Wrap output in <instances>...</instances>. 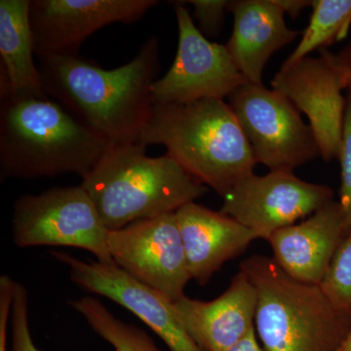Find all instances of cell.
<instances>
[{
	"label": "cell",
	"instance_id": "d6986e66",
	"mask_svg": "<svg viewBox=\"0 0 351 351\" xmlns=\"http://www.w3.org/2000/svg\"><path fill=\"white\" fill-rule=\"evenodd\" d=\"M313 14L301 41L281 68L309 57L313 51L327 49L343 40L351 27V0H313Z\"/></svg>",
	"mask_w": 351,
	"mask_h": 351
},
{
	"label": "cell",
	"instance_id": "277c9868",
	"mask_svg": "<svg viewBox=\"0 0 351 351\" xmlns=\"http://www.w3.org/2000/svg\"><path fill=\"white\" fill-rule=\"evenodd\" d=\"M80 186L108 230L176 213L209 193L167 154L147 156V147L138 142L110 145Z\"/></svg>",
	"mask_w": 351,
	"mask_h": 351
},
{
	"label": "cell",
	"instance_id": "6da1fadb",
	"mask_svg": "<svg viewBox=\"0 0 351 351\" xmlns=\"http://www.w3.org/2000/svg\"><path fill=\"white\" fill-rule=\"evenodd\" d=\"M159 66L156 36L123 66L105 69L77 55L39 58L44 93L112 144L137 143L151 119Z\"/></svg>",
	"mask_w": 351,
	"mask_h": 351
},
{
	"label": "cell",
	"instance_id": "7402d4cb",
	"mask_svg": "<svg viewBox=\"0 0 351 351\" xmlns=\"http://www.w3.org/2000/svg\"><path fill=\"white\" fill-rule=\"evenodd\" d=\"M338 160L341 164L339 206L345 219L346 232L351 233V92L346 95L345 125Z\"/></svg>",
	"mask_w": 351,
	"mask_h": 351
},
{
	"label": "cell",
	"instance_id": "d4e9b609",
	"mask_svg": "<svg viewBox=\"0 0 351 351\" xmlns=\"http://www.w3.org/2000/svg\"><path fill=\"white\" fill-rule=\"evenodd\" d=\"M274 1L292 19H297L304 9L313 6V0H274Z\"/></svg>",
	"mask_w": 351,
	"mask_h": 351
},
{
	"label": "cell",
	"instance_id": "8992f818",
	"mask_svg": "<svg viewBox=\"0 0 351 351\" xmlns=\"http://www.w3.org/2000/svg\"><path fill=\"white\" fill-rule=\"evenodd\" d=\"M108 232L93 200L80 184L23 195L14 204L12 239L20 248L82 249L98 262L115 265L108 249Z\"/></svg>",
	"mask_w": 351,
	"mask_h": 351
},
{
	"label": "cell",
	"instance_id": "9a60e30c",
	"mask_svg": "<svg viewBox=\"0 0 351 351\" xmlns=\"http://www.w3.org/2000/svg\"><path fill=\"white\" fill-rule=\"evenodd\" d=\"M346 237L343 212L334 199L306 221L277 230L267 241L274 262L289 276L321 285Z\"/></svg>",
	"mask_w": 351,
	"mask_h": 351
},
{
	"label": "cell",
	"instance_id": "83f0119b",
	"mask_svg": "<svg viewBox=\"0 0 351 351\" xmlns=\"http://www.w3.org/2000/svg\"><path fill=\"white\" fill-rule=\"evenodd\" d=\"M339 59L351 68V41L338 53Z\"/></svg>",
	"mask_w": 351,
	"mask_h": 351
},
{
	"label": "cell",
	"instance_id": "7c38bea8",
	"mask_svg": "<svg viewBox=\"0 0 351 351\" xmlns=\"http://www.w3.org/2000/svg\"><path fill=\"white\" fill-rule=\"evenodd\" d=\"M158 3L156 0H31L36 56L77 55L95 32L114 23L137 22Z\"/></svg>",
	"mask_w": 351,
	"mask_h": 351
},
{
	"label": "cell",
	"instance_id": "f546056e",
	"mask_svg": "<svg viewBox=\"0 0 351 351\" xmlns=\"http://www.w3.org/2000/svg\"><path fill=\"white\" fill-rule=\"evenodd\" d=\"M348 91L351 92V68H350V83H348Z\"/></svg>",
	"mask_w": 351,
	"mask_h": 351
},
{
	"label": "cell",
	"instance_id": "5b68a950",
	"mask_svg": "<svg viewBox=\"0 0 351 351\" xmlns=\"http://www.w3.org/2000/svg\"><path fill=\"white\" fill-rule=\"evenodd\" d=\"M240 270L257 290L255 331L265 351L339 350L351 323L320 285L295 280L267 256H251Z\"/></svg>",
	"mask_w": 351,
	"mask_h": 351
},
{
	"label": "cell",
	"instance_id": "30bf717a",
	"mask_svg": "<svg viewBox=\"0 0 351 351\" xmlns=\"http://www.w3.org/2000/svg\"><path fill=\"white\" fill-rule=\"evenodd\" d=\"M113 262L170 302L184 297L191 280L176 213L141 219L108 234Z\"/></svg>",
	"mask_w": 351,
	"mask_h": 351
},
{
	"label": "cell",
	"instance_id": "52a82bcc",
	"mask_svg": "<svg viewBox=\"0 0 351 351\" xmlns=\"http://www.w3.org/2000/svg\"><path fill=\"white\" fill-rule=\"evenodd\" d=\"M228 100L257 163L270 171H294L320 156L311 127L276 90L247 82Z\"/></svg>",
	"mask_w": 351,
	"mask_h": 351
},
{
	"label": "cell",
	"instance_id": "603a6c76",
	"mask_svg": "<svg viewBox=\"0 0 351 351\" xmlns=\"http://www.w3.org/2000/svg\"><path fill=\"white\" fill-rule=\"evenodd\" d=\"M12 351H41L32 339L29 328V294L23 284L16 283L11 311Z\"/></svg>",
	"mask_w": 351,
	"mask_h": 351
},
{
	"label": "cell",
	"instance_id": "cb8c5ba5",
	"mask_svg": "<svg viewBox=\"0 0 351 351\" xmlns=\"http://www.w3.org/2000/svg\"><path fill=\"white\" fill-rule=\"evenodd\" d=\"M193 6V15L197 20L198 29L206 36H219L223 31L230 0H189L184 1Z\"/></svg>",
	"mask_w": 351,
	"mask_h": 351
},
{
	"label": "cell",
	"instance_id": "9c48e42d",
	"mask_svg": "<svg viewBox=\"0 0 351 351\" xmlns=\"http://www.w3.org/2000/svg\"><path fill=\"white\" fill-rule=\"evenodd\" d=\"M173 3L179 31L178 49L169 71L154 83V103L223 100L249 82L235 66L226 46L208 40L184 4Z\"/></svg>",
	"mask_w": 351,
	"mask_h": 351
},
{
	"label": "cell",
	"instance_id": "44dd1931",
	"mask_svg": "<svg viewBox=\"0 0 351 351\" xmlns=\"http://www.w3.org/2000/svg\"><path fill=\"white\" fill-rule=\"evenodd\" d=\"M320 286L332 306L351 323V233L339 246Z\"/></svg>",
	"mask_w": 351,
	"mask_h": 351
},
{
	"label": "cell",
	"instance_id": "2e32d148",
	"mask_svg": "<svg viewBox=\"0 0 351 351\" xmlns=\"http://www.w3.org/2000/svg\"><path fill=\"white\" fill-rule=\"evenodd\" d=\"M191 280L206 285L226 263L246 251L257 235L237 219L189 202L176 212Z\"/></svg>",
	"mask_w": 351,
	"mask_h": 351
},
{
	"label": "cell",
	"instance_id": "484cf974",
	"mask_svg": "<svg viewBox=\"0 0 351 351\" xmlns=\"http://www.w3.org/2000/svg\"><path fill=\"white\" fill-rule=\"evenodd\" d=\"M226 351H265L261 348L258 343L257 336H256L255 329L249 332L248 336L245 337L239 343L233 346L230 350Z\"/></svg>",
	"mask_w": 351,
	"mask_h": 351
},
{
	"label": "cell",
	"instance_id": "3957f363",
	"mask_svg": "<svg viewBox=\"0 0 351 351\" xmlns=\"http://www.w3.org/2000/svg\"><path fill=\"white\" fill-rule=\"evenodd\" d=\"M138 143L163 145L176 162L223 198L258 164L232 108L219 99L154 103Z\"/></svg>",
	"mask_w": 351,
	"mask_h": 351
},
{
	"label": "cell",
	"instance_id": "5bb4252c",
	"mask_svg": "<svg viewBox=\"0 0 351 351\" xmlns=\"http://www.w3.org/2000/svg\"><path fill=\"white\" fill-rule=\"evenodd\" d=\"M258 295L250 278L239 270L217 299L182 297L174 308L189 336L203 351H226L255 329Z\"/></svg>",
	"mask_w": 351,
	"mask_h": 351
},
{
	"label": "cell",
	"instance_id": "ffe728a7",
	"mask_svg": "<svg viewBox=\"0 0 351 351\" xmlns=\"http://www.w3.org/2000/svg\"><path fill=\"white\" fill-rule=\"evenodd\" d=\"M69 304L115 351H161L144 330L115 317L96 298L87 295Z\"/></svg>",
	"mask_w": 351,
	"mask_h": 351
},
{
	"label": "cell",
	"instance_id": "7a4b0ae2",
	"mask_svg": "<svg viewBox=\"0 0 351 351\" xmlns=\"http://www.w3.org/2000/svg\"><path fill=\"white\" fill-rule=\"evenodd\" d=\"M0 106V177H87L112 143L49 97Z\"/></svg>",
	"mask_w": 351,
	"mask_h": 351
},
{
	"label": "cell",
	"instance_id": "4316f807",
	"mask_svg": "<svg viewBox=\"0 0 351 351\" xmlns=\"http://www.w3.org/2000/svg\"><path fill=\"white\" fill-rule=\"evenodd\" d=\"M8 316H0V351H7V337H8Z\"/></svg>",
	"mask_w": 351,
	"mask_h": 351
},
{
	"label": "cell",
	"instance_id": "4fadbf2b",
	"mask_svg": "<svg viewBox=\"0 0 351 351\" xmlns=\"http://www.w3.org/2000/svg\"><path fill=\"white\" fill-rule=\"evenodd\" d=\"M50 254L68 265L76 285L125 307L151 328L170 351H203L178 317L174 302L154 289L136 280L117 265L84 262L64 252Z\"/></svg>",
	"mask_w": 351,
	"mask_h": 351
},
{
	"label": "cell",
	"instance_id": "8fae6325",
	"mask_svg": "<svg viewBox=\"0 0 351 351\" xmlns=\"http://www.w3.org/2000/svg\"><path fill=\"white\" fill-rule=\"evenodd\" d=\"M334 200L326 184L300 179L294 171H270L241 180L223 197L219 211L269 240L277 230L311 216Z\"/></svg>",
	"mask_w": 351,
	"mask_h": 351
},
{
	"label": "cell",
	"instance_id": "ba28073f",
	"mask_svg": "<svg viewBox=\"0 0 351 351\" xmlns=\"http://www.w3.org/2000/svg\"><path fill=\"white\" fill-rule=\"evenodd\" d=\"M350 66L328 49L318 57H306L280 68L271 80L272 89L292 101L308 119L323 160L339 159L345 125Z\"/></svg>",
	"mask_w": 351,
	"mask_h": 351
},
{
	"label": "cell",
	"instance_id": "f1b7e54d",
	"mask_svg": "<svg viewBox=\"0 0 351 351\" xmlns=\"http://www.w3.org/2000/svg\"><path fill=\"white\" fill-rule=\"evenodd\" d=\"M339 351H351V331Z\"/></svg>",
	"mask_w": 351,
	"mask_h": 351
},
{
	"label": "cell",
	"instance_id": "ac0fdd59",
	"mask_svg": "<svg viewBox=\"0 0 351 351\" xmlns=\"http://www.w3.org/2000/svg\"><path fill=\"white\" fill-rule=\"evenodd\" d=\"M31 0L0 1V99L44 98L29 19Z\"/></svg>",
	"mask_w": 351,
	"mask_h": 351
},
{
	"label": "cell",
	"instance_id": "e0dca14e",
	"mask_svg": "<svg viewBox=\"0 0 351 351\" xmlns=\"http://www.w3.org/2000/svg\"><path fill=\"white\" fill-rule=\"evenodd\" d=\"M228 12L234 24L226 44L235 66L249 82L263 84L270 58L299 36L289 29L285 13L274 0H232Z\"/></svg>",
	"mask_w": 351,
	"mask_h": 351
}]
</instances>
